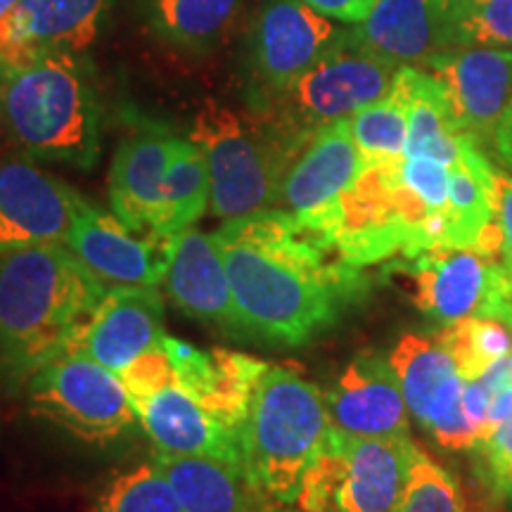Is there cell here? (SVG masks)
I'll return each instance as SVG.
<instances>
[{
    "label": "cell",
    "mask_w": 512,
    "mask_h": 512,
    "mask_svg": "<svg viewBox=\"0 0 512 512\" xmlns=\"http://www.w3.org/2000/svg\"><path fill=\"white\" fill-rule=\"evenodd\" d=\"M214 235L247 337L304 347L368 292L361 266L285 211L226 221Z\"/></svg>",
    "instance_id": "cell-1"
},
{
    "label": "cell",
    "mask_w": 512,
    "mask_h": 512,
    "mask_svg": "<svg viewBox=\"0 0 512 512\" xmlns=\"http://www.w3.org/2000/svg\"><path fill=\"white\" fill-rule=\"evenodd\" d=\"M107 292L67 245L0 249V380L27 387L38 368L67 354Z\"/></svg>",
    "instance_id": "cell-2"
},
{
    "label": "cell",
    "mask_w": 512,
    "mask_h": 512,
    "mask_svg": "<svg viewBox=\"0 0 512 512\" xmlns=\"http://www.w3.org/2000/svg\"><path fill=\"white\" fill-rule=\"evenodd\" d=\"M100 119L98 91L79 53L55 50L0 74V126L31 159L93 169Z\"/></svg>",
    "instance_id": "cell-3"
},
{
    "label": "cell",
    "mask_w": 512,
    "mask_h": 512,
    "mask_svg": "<svg viewBox=\"0 0 512 512\" xmlns=\"http://www.w3.org/2000/svg\"><path fill=\"white\" fill-rule=\"evenodd\" d=\"M332 422L325 394L294 368L268 366L240 427L242 470L266 505H294Z\"/></svg>",
    "instance_id": "cell-4"
},
{
    "label": "cell",
    "mask_w": 512,
    "mask_h": 512,
    "mask_svg": "<svg viewBox=\"0 0 512 512\" xmlns=\"http://www.w3.org/2000/svg\"><path fill=\"white\" fill-rule=\"evenodd\" d=\"M304 138L285 131L266 110L247 114L209 100L197 112L190 140L207 157L211 214L233 221L275 209L280 178Z\"/></svg>",
    "instance_id": "cell-5"
},
{
    "label": "cell",
    "mask_w": 512,
    "mask_h": 512,
    "mask_svg": "<svg viewBox=\"0 0 512 512\" xmlns=\"http://www.w3.org/2000/svg\"><path fill=\"white\" fill-rule=\"evenodd\" d=\"M413 448L411 437H354L332 427L294 505L302 510L396 512Z\"/></svg>",
    "instance_id": "cell-6"
},
{
    "label": "cell",
    "mask_w": 512,
    "mask_h": 512,
    "mask_svg": "<svg viewBox=\"0 0 512 512\" xmlns=\"http://www.w3.org/2000/svg\"><path fill=\"white\" fill-rule=\"evenodd\" d=\"M396 72L399 64L368 53L342 31L311 69L266 98V112L292 136L304 138L387 98Z\"/></svg>",
    "instance_id": "cell-7"
},
{
    "label": "cell",
    "mask_w": 512,
    "mask_h": 512,
    "mask_svg": "<svg viewBox=\"0 0 512 512\" xmlns=\"http://www.w3.org/2000/svg\"><path fill=\"white\" fill-rule=\"evenodd\" d=\"M29 411L86 444H110L136 427L138 415L119 375L93 358L60 354L27 382Z\"/></svg>",
    "instance_id": "cell-8"
},
{
    "label": "cell",
    "mask_w": 512,
    "mask_h": 512,
    "mask_svg": "<svg viewBox=\"0 0 512 512\" xmlns=\"http://www.w3.org/2000/svg\"><path fill=\"white\" fill-rule=\"evenodd\" d=\"M413 283V302L439 325L463 318H498L512 328V273L503 261L472 249L439 247L401 264Z\"/></svg>",
    "instance_id": "cell-9"
},
{
    "label": "cell",
    "mask_w": 512,
    "mask_h": 512,
    "mask_svg": "<svg viewBox=\"0 0 512 512\" xmlns=\"http://www.w3.org/2000/svg\"><path fill=\"white\" fill-rule=\"evenodd\" d=\"M363 169L366 159L351 136V121L339 119L320 126L294 150L280 178L275 209L290 214L332 245L339 202Z\"/></svg>",
    "instance_id": "cell-10"
},
{
    "label": "cell",
    "mask_w": 512,
    "mask_h": 512,
    "mask_svg": "<svg viewBox=\"0 0 512 512\" xmlns=\"http://www.w3.org/2000/svg\"><path fill=\"white\" fill-rule=\"evenodd\" d=\"M408 411L448 451L477 448V434L463 411V377L437 339L403 335L389 354Z\"/></svg>",
    "instance_id": "cell-11"
},
{
    "label": "cell",
    "mask_w": 512,
    "mask_h": 512,
    "mask_svg": "<svg viewBox=\"0 0 512 512\" xmlns=\"http://www.w3.org/2000/svg\"><path fill=\"white\" fill-rule=\"evenodd\" d=\"M176 235L140 233L128 228L117 214H105L91 202H83L76 216L67 249L93 273L102 285L159 287L164 283L174 252Z\"/></svg>",
    "instance_id": "cell-12"
},
{
    "label": "cell",
    "mask_w": 512,
    "mask_h": 512,
    "mask_svg": "<svg viewBox=\"0 0 512 512\" xmlns=\"http://www.w3.org/2000/svg\"><path fill=\"white\" fill-rule=\"evenodd\" d=\"M339 34L342 29L330 17L302 0H266L249 34L254 79L264 100L311 69Z\"/></svg>",
    "instance_id": "cell-13"
},
{
    "label": "cell",
    "mask_w": 512,
    "mask_h": 512,
    "mask_svg": "<svg viewBox=\"0 0 512 512\" xmlns=\"http://www.w3.org/2000/svg\"><path fill=\"white\" fill-rule=\"evenodd\" d=\"M83 202L29 159H0V249L67 245Z\"/></svg>",
    "instance_id": "cell-14"
},
{
    "label": "cell",
    "mask_w": 512,
    "mask_h": 512,
    "mask_svg": "<svg viewBox=\"0 0 512 512\" xmlns=\"http://www.w3.org/2000/svg\"><path fill=\"white\" fill-rule=\"evenodd\" d=\"M347 36L399 67H427L446 50L460 48L456 0H377Z\"/></svg>",
    "instance_id": "cell-15"
},
{
    "label": "cell",
    "mask_w": 512,
    "mask_h": 512,
    "mask_svg": "<svg viewBox=\"0 0 512 512\" xmlns=\"http://www.w3.org/2000/svg\"><path fill=\"white\" fill-rule=\"evenodd\" d=\"M110 0H22L0 17V74L29 67L38 57L95 43Z\"/></svg>",
    "instance_id": "cell-16"
},
{
    "label": "cell",
    "mask_w": 512,
    "mask_h": 512,
    "mask_svg": "<svg viewBox=\"0 0 512 512\" xmlns=\"http://www.w3.org/2000/svg\"><path fill=\"white\" fill-rule=\"evenodd\" d=\"M422 69L446 83L460 136L494 145L498 121L512 100V48H453Z\"/></svg>",
    "instance_id": "cell-17"
},
{
    "label": "cell",
    "mask_w": 512,
    "mask_h": 512,
    "mask_svg": "<svg viewBox=\"0 0 512 512\" xmlns=\"http://www.w3.org/2000/svg\"><path fill=\"white\" fill-rule=\"evenodd\" d=\"M332 427L354 437H411V411L387 356L358 354L325 394Z\"/></svg>",
    "instance_id": "cell-18"
},
{
    "label": "cell",
    "mask_w": 512,
    "mask_h": 512,
    "mask_svg": "<svg viewBox=\"0 0 512 512\" xmlns=\"http://www.w3.org/2000/svg\"><path fill=\"white\" fill-rule=\"evenodd\" d=\"M178 382L228 430L238 432L247 418L249 403L271 363L230 349H197L183 339L162 337Z\"/></svg>",
    "instance_id": "cell-19"
},
{
    "label": "cell",
    "mask_w": 512,
    "mask_h": 512,
    "mask_svg": "<svg viewBox=\"0 0 512 512\" xmlns=\"http://www.w3.org/2000/svg\"><path fill=\"white\" fill-rule=\"evenodd\" d=\"M164 299L157 287H114L88 318L67 354L93 358L121 373L147 349L162 342Z\"/></svg>",
    "instance_id": "cell-20"
},
{
    "label": "cell",
    "mask_w": 512,
    "mask_h": 512,
    "mask_svg": "<svg viewBox=\"0 0 512 512\" xmlns=\"http://www.w3.org/2000/svg\"><path fill=\"white\" fill-rule=\"evenodd\" d=\"M164 290L185 316L214 325L228 337H247L214 233L190 226L176 235Z\"/></svg>",
    "instance_id": "cell-21"
},
{
    "label": "cell",
    "mask_w": 512,
    "mask_h": 512,
    "mask_svg": "<svg viewBox=\"0 0 512 512\" xmlns=\"http://www.w3.org/2000/svg\"><path fill=\"white\" fill-rule=\"evenodd\" d=\"M133 408L159 453L216 458L242 467L240 434L211 418L178 380L147 399L133 401Z\"/></svg>",
    "instance_id": "cell-22"
},
{
    "label": "cell",
    "mask_w": 512,
    "mask_h": 512,
    "mask_svg": "<svg viewBox=\"0 0 512 512\" xmlns=\"http://www.w3.org/2000/svg\"><path fill=\"white\" fill-rule=\"evenodd\" d=\"M178 136L140 131L119 145L110 169L114 214L138 233H155L162 214L164 176L178 147Z\"/></svg>",
    "instance_id": "cell-23"
},
{
    "label": "cell",
    "mask_w": 512,
    "mask_h": 512,
    "mask_svg": "<svg viewBox=\"0 0 512 512\" xmlns=\"http://www.w3.org/2000/svg\"><path fill=\"white\" fill-rule=\"evenodd\" d=\"M392 88L406 102L408 112L403 157H427L451 169L460 157V133L446 83L430 69L403 64Z\"/></svg>",
    "instance_id": "cell-24"
},
{
    "label": "cell",
    "mask_w": 512,
    "mask_h": 512,
    "mask_svg": "<svg viewBox=\"0 0 512 512\" xmlns=\"http://www.w3.org/2000/svg\"><path fill=\"white\" fill-rule=\"evenodd\" d=\"M152 463L171 484L183 512H261L266 508L240 465L159 451Z\"/></svg>",
    "instance_id": "cell-25"
},
{
    "label": "cell",
    "mask_w": 512,
    "mask_h": 512,
    "mask_svg": "<svg viewBox=\"0 0 512 512\" xmlns=\"http://www.w3.org/2000/svg\"><path fill=\"white\" fill-rule=\"evenodd\" d=\"M496 216V169L475 140L460 136V157L448 169V247L475 249Z\"/></svg>",
    "instance_id": "cell-26"
},
{
    "label": "cell",
    "mask_w": 512,
    "mask_h": 512,
    "mask_svg": "<svg viewBox=\"0 0 512 512\" xmlns=\"http://www.w3.org/2000/svg\"><path fill=\"white\" fill-rule=\"evenodd\" d=\"M209 192L207 157L195 140L181 138L164 176L162 214L155 233L178 235L190 228L207 211Z\"/></svg>",
    "instance_id": "cell-27"
},
{
    "label": "cell",
    "mask_w": 512,
    "mask_h": 512,
    "mask_svg": "<svg viewBox=\"0 0 512 512\" xmlns=\"http://www.w3.org/2000/svg\"><path fill=\"white\" fill-rule=\"evenodd\" d=\"M240 0H152V24L181 48L214 46L233 24Z\"/></svg>",
    "instance_id": "cell-28"
},
{
    "label": "cell",
    "mask_w": 512,
    "mask_h": 512,
    "mask_svg": "<svg viewBox=\"0 0 512 512\" xmlns=\"http://www.w3.org/2000/svg\"><path fill=\"white\" fill-rule=\"evenodd\" d=\"M437 342L451 354L463 382H472L498 358L512 354V328L498 318H463L446 325Z\"/></svg>",
    "instance_id": "cell-29"
},
{
    "label": "cell",
    "mask_w": 512,
    "mask_h": 512,
    "mask_svg": "<svg viewBox=\"0 0 512 512\" xmlns=\"http://www.w3.org/2000/svg\"><path fill=\"white\" fill-rule=\"evenodd\" d=\"M349 121L351 136L366 164L396 162L406 155L408 112L406 102L394 88L387 93V98L363 107Z\"/></svg>",
    "instance_id": "cell-30"
},
{
    "label": "cell",
    "mask_w": 512,
    "mask_h": 512,
    "mask_svg": "<svg viewBox=\"0 0 512 512\" xmlns=\"http://www.w3.org/2000/svg\"><path fill=\"white\" fill-rule=\"evenodd\" d=\"M93 512H183L155 463L128 470L107 486Z\"/></svg>",
    "instance_id": "cell-31"
},
{
    "label": "cell",
    "mask_w": 512,
    "mask_h": 512,
    "mask_svg": "<svg viewBox=\"0 0 512 512\" xmlns=\"http://www.w3.org/2000/svg\"><path fill=\"white\" fill-rule=\"evenodd\" d=\"M396 512H467V505L451 472L415 446L406 489Z\"/></svg>",
    "instance_id": "cell-32"
},
{
    "label": "cell",
    "mask_w": 512,
    "mask_h": 512,
    "mask_svg": "<svg viewBox=\"0 0 512 512\" xmlns=\"http://www.w3.org/2000/svg\"><path fill=\"white\" fill-rule=\"evenodd\" d=\"M458 43L512 48V0H456Z\"/></svg>",
    "instance_id": "cell-33"
},
{
    "label": "cell",
    "mask_w": 512,
    "mask_h": 512,
    "mask_svg": "<svg viewBox=\"0 0 512 512\" xmlns=\"http://www.w3.org/2000/svg\"><path fill=\"white\" fill-rule=\"evenodd\" d=\"M117 375L121 384L126 387L128 396H131V403L147 399V396L164 389L166 384L178 380L176 370L171 366V358L166 354L162 342H159L157 347L147 349L145 354H140L136 361L128 363V366Z\"/></svg>",
    "instance_id": "cell-34"
},
{
    "label": "cell",
    "mask_w": 512,
    "mask_h": 512,
    "mask_svg": "<svg viewBox=\"0 0 512 512\" xmlns=\"http://www.w3.org/2000/svg\"><path fill=\"white\" fill-rule=\"evenodd\" d=\"M486 465V479L501 475L512 467V415L496 425L482 444L477 446Z\"/></svg>",
    "instance_id": "cell-35"
},
{
    "label": "cell",
    "mask_w": 512,
    "mask_h": 512,
    "mask_svg": "<svg viewBox=\"0 0 512 512\" xmlns=\"http://www.w3.org/2000/svg\"><path fill=\"white\" fill-rule=\"evenodd\" d=\"M489 394L479 380L463 382V411L477 434V446L489 437Z\"/></svg>",
    "instance_id": "cell-36"
},
{
    "label": "cell",
    "mask_w": 512,
    "mask_h": 512,
    "mask_svg": "<svg viewBox=\"0 0 512 512\" xmlns=\"http://www.w3.org/2000/svg\"><path fill=\"white\" fill-rule=\"evenodd\" d=\"M496 216L503 230V264L512 271V174L496 171Z\"/></svg>",
    "instance_id": "cell-37"
},
{
    "label": "cell",
    "mask_w": 512,
    "mask_h": 512,
    "mask_svg": "<svg viewBox=\"0 0 512 512\" xmlns=\"http://www.w3.org/2000/svg\"><path fill=\"white\" fill-rule=\"evenodd\" d=\"M302 3H306L309 8L318 10L320 15L330 19H339V22H347V24H358L361 19H366V15L373 10L377 0H302Z\"/></svg>",
    "instance_id": "cell-38"
},
{
    "label": "cell",
    "mask_w": 512,
    "mask_h": 512,
    "mask_svg": "<svg viewBox=\"0 0 512 512\" xmlns=\"http://www.w3.org/2000/svg\"><path fill=\"white\" fill-rule=\"evenodd\" d=\"M479 382L484 384L489 399L491 396H496L498 392H503V389H510L512 387V354L491 363L489 370L479 377Z\"/></svg>",
    "instance_id": "cell-39"
},
{
    "label": "cell",
    "mask_w": 512,
    "mask_h": 512,
    "mask_svg": "<svg viewBox=\"0 0 512 512\" xmlns=\"http://www.w3.org/2000/svg\"><path fill=\"white\" fill-rule=\"evenodd\" d=\"M494 152L498 162L512 174V100L510 105L505 107L501 121H498V128L494 133Z\"/></svg>",
    "instance_id": "cell-40"
},
{
    "label": "cell",
    "mask_w": 512,
    "mask_h": 512,
    "mask_svg": "<svg viewBox=\"0 0 512 512\" xmlns=\"http://www.w3.org/2000/svg\"><path fill=\"white\" fill-rule=\"evenodd\" d=\"M261 512H332V510H302V508H287V505H266Z\"/></svg>",
    "instance_id": "cell-41"
},
{
    "label": "cell",
    "mask_w": 512,
    "mask_h": 512,
    "mask_svg": "<svg viewBox=\"0 0 512 512\" xmlns=\"http://www.w3.org/2000/svg\"><path fill=\"white\" fill-rule=\"evenodd\" d=\"M22 3V0H0V17H5L12 8H17V5Z\"/></svg>",
    "instance_id": "cell-42"
},
{
    "label": "cell",
    "mask_w": 512,
    "mask_h": 512,
    "mask_svg": "<svg viewBox=\"0 0 512 512\" xmlns=\"http://www.w3.org/2000/svg\"><path fill=\"white\" fill-rule=\"evenodd\" d=\"M510 273H512V271H510Z\"/></svg>",
    "instance_id": "cell-43"
}]
</instances>
